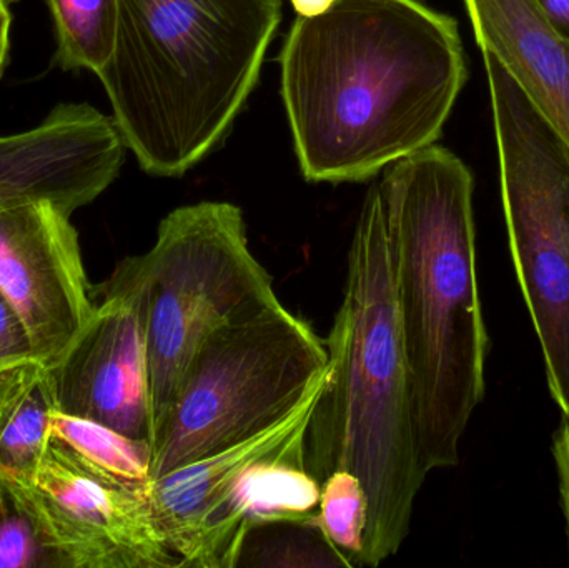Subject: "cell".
<instances>
[{
	"label": "cell",
	"mask_w": 569,
	"mask_h": 568,
	"mask_svg": "<svg viewBox=\"0 0 569 568\" xmlns=\"http://www.w3.org/2000/svg\"><path fill=\"white\" fill-rule=\"evenodd\" d=\"M467 82L457 20L418 0H333L295 20L280 89L308 182H363L441 136Z\"/></svg>",
	"instance_id": "1"
},
{
	"label": "cell",
	"mask_w": 569,
	"mask_h": 568,
	"mask_svg": "<svg viewBox=\"0 0 569 568\" xmlns=\"http://www.w3.org/2000/svg\"><path fill=\"white\" fill-rule=\"evenodd\" d=\"M378 186L418 452L430 474L458 466L485 397L490 337L478 289L473 176L433 143L388 166Z\"/></svg>",
	"instance_id": "2"
},
{
	"label": "cell",
	"mask_w": 569,
	"mask_h": 568,
	"mask_svg": "<svg viewBox=\"0 0 569 568\" xmlns=\"http://www.w3.org/2000/svg\"><path fill=\"white\" fill-rule=\"evenodd\" d=\"M325 343L330 376L308 423L305 466L320 484L335 470L361 480L368 497L361 567H378L407 540L428 477L418 452L378 182L355 226L343 300Z\"/></svg>",
	"instance_id": "3"
},
{
	"label": "cell",
	"mask_w": 569,
	"mask_h": 568,
	"mask_svg": "<svg viewBox=\"0 0 569 568\" xmlns=\"http://www.w3.org/2000/svg\"><path fill=\"white\" fill-rule=\"evenodd\" d=\"M280 19L282 0H119L97 77L143 172L182 177L222 146Z\"/></svg>",
	"instance_id": "4"
},
{
	"label": "cell",
	"mask_w": 569,
	"mask_h": 568,
	"mask_svg": "<svg viewBox=\"0 0 569 568\" xmlns=\"http://www.w3.org/2000/svg\"><path fill=\"white\" fill-rule=\"evenodd\" d=\"M328 362L325 339L280 300L213 330L153 437L152 480L279 423Z\"/></svg>",
	"instance_id": "5"
},
{
	"label": "cell",
	"mask_w": 569,
	"mask_h": 568,
	"mask_svg": "<svg viewBox=\"0 0 569 568\" xmlns=\"http://www.w3.org/2000/svg\"><path fill=\"white\" fill-rule=\"evenodd\" d=\"M136 257L147 290L153 442L203 340L280 299L269 270L250 250L236 203L206 200L172 210L152 249Z\"/></svg>",
	"instance_id": "6"
},
{
	"label": "cell",
	"mask_w": 569,
	"mask_h": 568,
	"mask_svg": "<svg viewBox=\"0 0 569 568\" xmlns=\"http://www.w3.org/2000/svg\"><path fill=\"white\" fill-rule=\"evenodd\" d=\"M328 376L330 366L276 426L149 484L153 519L182 568H236L257 524L318 516L321 484L305 466V437Z\"/></svg>",
	"instance_id": "7"
},
{
	"label": "cell",
	"mask_w": 569,
	"mask_h": 568,
	"mask_svg": "<svg viewBox=\"0 0 569 568\" xmlns=\"http://www.w3.org/2000/svg\"><path fill=\"white\" fill-rule=\"evenodd\" d=\"M515 272L540 339L551 397L569 419V143L483 53Z\"/></svg>",
	"instance_id": "8"
},
{
	"label": "cell",
	"mask_w": 569,
	"mask_h": 568,
	"mask_svg": "<svg viewBox=\"0 0 569 568\" xmlns=\"http://www.w3.org/2000/svg\"><path fill=\"white\" fill-rule=\"evenodd\" d=\"M93 297L92 319L50 367L59 412L152 444L147 290L137 257L123 259Z\"/></svg>",
	"instance_id": "9"
},
{
	"label": "cell",
	"mask_w": 569,
	"mask_h": 568,
	"mask_svg": "<svg viewBox=\"0 0 569 568\" xmlns=\"http://www.w3.org/2000/svg\"><path fill=\"white\" fill-rule=\"evenodd\" d=\"M29 484L67 568H182L153 519L147 489L93 472L56 439Z\"/></svg>",
	"instance_id": "10"
},
{
	"label": "cell",
	"mask_w": 569,
	"mask_h": 568,
	"mask_svg": "<svg viewBox=\"0 0 569 568\" xmlns=\"http://www.w3.org/2000/svg\"><path fill=\"white\" fill-rule=\"evenodd\" d=\"M0 289L26 323L36 359L56 366L97 303L70 213L50 200L0 210Z\"/></svg>",
	"instance_id": "11"
},
{
	"label": "cell",
	"mask_w": 569,
	"mask_h": 568,
	"mask_svg": "<svg viewBox=\"0 0 569 568\" xmlns=\"http://www.w3.org/2000/svg\"><path fill=\"white\" fill-rule=\"evenodd\" d=\"M126 152L112 116L59 103L39 126L0 136V210L50 200L72 216L116 182Z\"/></svg>",
	"instance_id": "12"
},
{
	"label": "cell",
	"mask_w": 569,
	"mask_h": 568,
	"mask_svg": "<svg viewBox=\"0 0 569 568\" xmlns=\"http://www.w3.org/2000/svg\"><path fill=\"white\" fill-rule=\"evenodd\" d=\"M478 46L491 53L569 143V40L533 0H465Z\"/></svg>",
	"instance_id": "13"
},
{
	"label": "cell",
	"mask_w": 569,
	"mask_h": 568,
	"mask_svg": "<svg viewBox=\"0 0 569 568\" xmlns=\"http://www.w3.org/2000/svg\"><path fill=\"white\" fill-rule=\"evenodd\" d=\"M57 406L49 366L32 359L0 373V472L30 482L52 440Z\"/></svg>",
	"instance_id": "14"
},
{
	"label": "cell",
	"mask_w": 569,
	"mask_h": 568,
	"mask_svg": "<svg viewBox=\"0 0 569 568\" xmlns=\"http://www.w3.org/2000/svg\"><path fill=\"white\" fill-rule=\"evenodd\" d=\"M52 439L100 476L146 490L152 482L153 450L149 440L132 439L110 427L69 413H53Z\"/></svg>",
	"instance_id": "15"
},
{
	"label": "cell",
	"mask_w": 569,
	"mask_h": 568,
	"mask_svg": "<svg viewBox=\"0 0 569 568\" xmlns=\"http://www.w3.org/2000/svg\"><path fill=\"white\" fill-rule=\"evenodd\" d=\"M47 6L56 33L53 66L97 76L116 47L119 0H47Z\"/></svg>",
	"instance_id": "16"
},
{
	"label": "cell",
	"mask_w": 569,
	"mask_h": 568,
	"mask_svg": "<svg viewBox=\"0 0 569 568\" xmlns=\"http://www.w3.org/2000/svg\"><path fill=\"white\" fill-rule=\"evenodd\" d=\"M355 568L331 544L318 516L257 524L247 532L236 567Z\"/></svg>",
	"instance_id": "17"
},
{
	"label": "cell",
	"mask_w": 569,
	"mask_h": 568,
	"mask_svg": "<svg viewBox=\"0 0 569 568\" xmlns=\"http://www.w3.org/2000/svg\"><path fill=\"white\" fill-rule=\"evenodd\" d=\"M0 568H67L30 484L0 472Z\"/></svg>",
	"instance_id": "18"
},
{
	"label": "cell",
	"mask_w": 569,
	"mask_h": 568,
	"mask_svg": "<svg viewBox=\"0 0 569 568\" xmlns=\"http://www.w3.org/2000/svg\"><path fill=\"white\" fill-rule=\"evenodd\" d=\"M318 520L325 534L355 566L361 567L368 527V497L355 474L335 470L320 486Z\"/></svg>",
	"instance_id": "19"
},
{
	"label": "cell",
	"mask_w": 569,
	"mask_h": 568,
	"mask_svg": "<svg viewBox=\"0 0 569 568\" xmlns=\"http://www.w3.org/2000/svg\"><path fill=\"white\" fill-rule=\"evenodd\" d=\"M32 359L36 352L29 330L0 289V373Z\"/></svg>",
	"instance_id": "20"
},
{
	"label": "cell",
	"mask_w": 569,
	"mask_h": 568,
	"mask_svg": "<svg viewBox=\"0 0 569 568\" xmlns=\"http://www.w3.org/2000/svg\"><path fill=\"white\" fill-rule=\"evenodd\" d=\"M551 452L557 466L558 489H560L561 510H563L565 526H567L569 547V440L560 430L555 432Z\"/></svg>",
	"instance_id": "21"
},
{
	"label": "cell",
	"mask_w": 569,
	"mask_h": 568,
	"mask_svg": "<svg viewBox=\"0 0 569 568\" xmlns=\"http://www.w3.org/2000/svg\"><path fill=\"white\" fill-rule=\"evenodd\" d=\"M547 22L569 40V0H533Z\"/></svg>",
	"instance_id": "22"
},
{
	"label": "cell",
	"mask_w": 569,
	"mask_h": 568,
	"mask_svg": "<svg viewBox=\"0 0 569 568\" xmlns=\"http://www.w3.org/2000/svg\"><path fill=\"white\" fill-rule=\"evenodd\" d=\"M17 0H0V80L10 60V29H12V3Z\"/></svg>",
	"instance_id": "23"
},
{
	"label": "cell",
	"mask_w": 569,
	"mask_h": 568,
	"mask_svg": "<svg viewBox=\"0 0 569 568\" xmlns=\"http://www.w3.org/2000/svg\"><path fill=\"white\" fill-rule=\"evenodd\" d=\"M290 2L298 16L311 17L328 9L333 0H290Z\"/></svg>",
	"instance_id": "24"
},
{
	"label": "cell",
	"mask_w": 569,
	"mask_h": 568,
	"mask_svg": "<svg viewBox=\"0 0 569 568\" xmlns=\"http://www.w3.org/2000/svg\"><path fill=\"white\" fill-rule=\"evenodd\" d=\"M558 430H560L561 434H563L565 437L569 440V419L568 417L563 416V419H561L560 427H558Z\"/></svg>",
	"instance_id": "25"
}]
</instances>
